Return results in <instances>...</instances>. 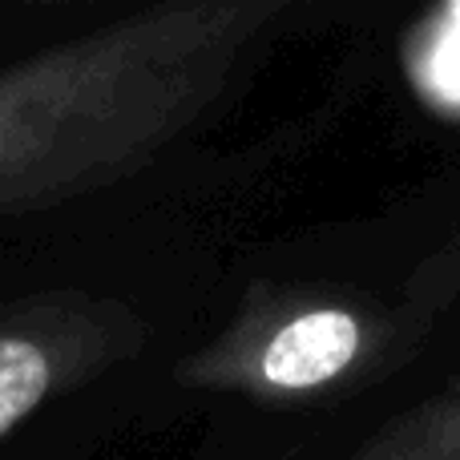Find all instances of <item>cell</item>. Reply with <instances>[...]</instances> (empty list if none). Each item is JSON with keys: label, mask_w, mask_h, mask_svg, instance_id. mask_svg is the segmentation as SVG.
<instances>
[{"label": "cell", "mask_w": 460, "mask_h": 460, "mask_svg": "<svg viewBox=\"0 0 460 460\" xmlns=\"http://www.w3.org/2000/svg\"><path fill=\"white\" fill-rule=\"evenodd\" d=\"M287 16L291 0H166L0 65V223L150 170Z\"/></svg>", "instance_id": "6da1fadb"}, {"label": "cell", "mask_w": 460, "mask_h": 460, "mask_svg": "<svg viewBox=\"0 0 460 460\" xmlns=\"http://www.w3.org/2000/svg\"><path fill=\"white\" fill-rule=\"evenodd\" d=\"M460 283V254L420 270L408 303L319 283H254L226 327L182 356L174 380L262 404L343 396L388 376L440 319Z\"/></svg>", "instance_id": "7a4b0ae2"}, {"label": "cell", "mask_w": 460, "mask_h": 460, "mask_svg": "<svg viewBox=\"0 0 460 460\" xmlns=\"http://www.w3.org/2000/svg\"><path fill=\"white\" fill-rule=\"evenodd\" d=\"M150 323L118 295L49 287L0 299V445L142 356Z\"/></svg>", "instance_id": "3957f363"}]
</instances>
